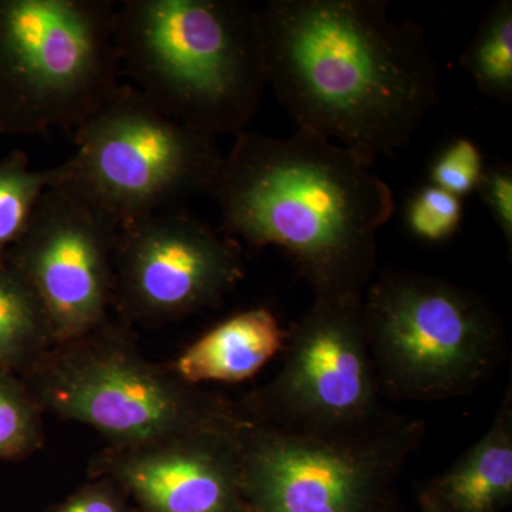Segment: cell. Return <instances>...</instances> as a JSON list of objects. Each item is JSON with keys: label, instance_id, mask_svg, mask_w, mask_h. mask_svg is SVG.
<instances>
[{"label": "cell", "instance_id": "3", "mask_svg": "<svg viewBox=\"0 0 512 512\" xmlns=\"http://www.w3.org/2000/svg\"><path fill=\"white\" fill-rule=\"evenodd\" d=\"M121 67L168 117L202 133H241L264 96L258 9L241 0H126Z\"/></svg>", "mask_w": 512, "mask_h": 512}, {"label": "cell", "instance_id": "2", "mask_svg": "<svg viewBox=\"0 0 512 512\" xmlns=\"http://www.w3.org/2000/svg\"><path fill=\"white\" fill-rule=\"evenodd\" d=\"M372 165L299 128L289 138L241 131L210 194L228 235L284 249L316 298L362 296L394 212Z\"/></svg>", "mask_w": 512, "mask_h": 512}, {"label": "cell", "instance_id": "6", "mask_svg": "<svg viewBox=\"0 0 512 512\" xmlns=\"http://www.w3.org/2000/svg\"><path fill=\"white\" fill-rule=\"evenodd\" d=\"M74 141V156L53 168L55 184L119 228L211 192L224 161L214 136L171 119L133 86H121Z\"/></svg>", "mask_w": 512, "mask_h": 512}, {"label": "cell", "instance_id": "7", "mask_svg": "<svg viewBox=\"0 0 512 512\" xmlns=\"http://www.w3.org/2000/svg\"><path fill=\"white\" fill-rule=\"evenodd\" d=\"M377 379L406 399H446L495 369L501 326L483 296L423 274H387L362 299Z\"/></svg>", "mask_w": 512, "mask_h": 512}, {"label": "cell", "instance_id": "8", "mask_svg": "<svg viewBox=\"0 0 512 512\" xmlns=\"http://www.w3.org/2000/svg\"><path fill=\"white\" fill-rule=\"evenodd\" d=\"M423 427L384 417L335 431L274 426L244 416L239 427L248 512H379Z\"/></svg>", "mask_w": 512, "mask_h": 512}, {"label": "cell", "instance_id": "4", "mask_svg": "<svg viewBox=\"0 0 512 512\" xmlns=\"http://www.w3.org/2000/svg\"><path fill=\"white\" fill-rule=\"evenodd\" d=\"M20 377L42 412L93 427L109 446L151 443L242 417L220 397L183 382L171 367L151 362L107 323L47 349Z\"/></svg>", "mask_w": 512, "mask_h": 512}, {"label": "cell", "instance_id": "18", "mask_svg": "<svg viewBox=\"0 0 512 512\" xmlns=\"http://www.w3.org/2000/svg\"><path fill=\"white\" fill-rule=\"evenodd\" d=\"M42 413L22 377L0 367V461L22 460L42 447Z\"/></svg>", "mask_w": 512, "mask_h": 512}, {"label": "cell", "instance_id": "1", "mask_svg": "<svg viewBox=\"0 0 512 512\" xmlns=\"http://www.w3.org/2000/svg\"><path fill=\"white\" fill-rule=\"evenodd\" d=\"M266 80L299 130L375 163L406 147L436 104L424 32L384 0H272L258 9Z\"/></svg>", "mask_w": 512, "mask_h": 512}, {"label": "cell", "instance_id": "5", "mask_svg": "<svg viewBox=\"0 0 512 512\" xmlns=\"http://www.w3.org/2000/svg\"><path fill=\"white\" fill-rule=\"evenodd\" d=\"M107 0H0V133L79 128L120 89Z\"/></svg>", "mask_w": 512, "mask_h": 512}, {"label": "cell", "instance_id": "16", "mask_svg": "<svg viewBox=\"0 0 512 512\" xmlns=\"http://www.w3.org/2000/svg\"><path fill=\"white\" fill-rule=\"evenodd\" d=\"M460 66L470 74L485 96L511 104L512 100V2H495L483 20Z\"/></svg>", "mask_w": 512, "mask_h": 512}, {"label": "cell", "instance_id": "14", "mask_svg": "<svg viewBox=\"0 0 512 512\" xmlns=\"http://www.w3.org/2000/svg\"><path fill=\"white\" fill-rule=\"evenodd\" d=\"M512 404L505 396L487 433L426 494L446 512H498L512 497Z\"/></svg>", "mask_w": 512, "mask_h": 512}, {"label": "cell", "instance_id": "13", "mask_svg": "<svg viewBox=\"0 0 512 512\" xmlns=\"http://www.w3.org/2000/svg\"><path fill=\"white\" fill-rule=\"evenodd\" d=\"M286 333L274 313L249 309L224 320L178 356L171 369L183 382L237 383L256 375L284 349Z\"/></svg>", "mask_w": 512, "mask_h": 512}, {"label": "cell", "instance_id": "10", "mask_svg": "<svg viewBox=\"0 0 512 512\" xmlns=\"http://www.w3.org/2000/svg\"><path fill=\"white\" fill-rule=\"evenodd\" d=\"M119 229L79 194L53 184L23 237L3 256L35 293L55 345L106 323Z\"/></svg>", "mask_w": 512, "mask_h": 512}, {"label": "cell", "instance_id": "12", "mask_svg": "<svg viewBox=\"0 0 512 512\" xmlns=\"http://www.w3.org/2000/svg\"><path fill=\"white\" fill-rule=\"evenodd\" d=\"M237 423L137 444L107 446L92 461L137 512H248Z\"/></svg>", "mask_w": 512, "mask_h": 512}, {"label": "cell", "instance_id": "19", "mask_svg": "<svg viewBox=\"0 0 512 512\" xmlns=\"http://www.w3.org/2000/svg\"><path fill=\"white\" fill-rule=\"evenodd\" d=\"M407 227L414 237L440 242L453 237L463 221V201L436 185H424L407 205Z\"/></svg>", "mask_w": 512, "mask_h": 512}, {"label": "cell", "instance_id": "15", "mask_svg": "<svg viewBox=\"0 0 512 512\" xmlns=\"http://www.w3.org/2000/svg\"><path fill=\"white\" fill-rule=\"evenodd\" d=\"M52 343L49 323L35 293L0 258V367L22 376Z\"/></svg>", "mask_w": 512, "mask_h": 512}, {"label": "cell", "instance_id": "11", "mask_svg": "<svg viewBox=\"0 0 512 512\" xmlns=\"http://www.w3.org/2000/svg\"><path fill=\"white\" fill-rule=\"evenodd\" d=\"M241 278L237 242L184 212H161L119 229L114 301L134 318L175 319L200 311Z\"/></svg>", "mask_w": 512, "mask_h": 512}, {"label": "cell", "instance_id": "20", "mask_svg": "<svg viewBox=\"0 0 512 512\" xmlns=\"http://www.w3.org/2000/svg\"><path fill=\"white\" fill-rule=\"evenodd\" d=\"M484 171L480 148L461 137L451 141L431 164L430 184L463 200L464 195L477 191Z\"/></svg>", "mask_w": 512, "mask_h": 512}, {"label": "cell", "instance_id": "23", "mask_svg": "<svg viewBox=\"0 0 512 512\" xmlns=\"http://www.w3.org/2000/svg\"><path fill=\"white\" fill-rule=\"evenodd\" d=\"M421 512H446L429 494L421 495Z\"/></svg>", "mask_w": 512, "mask_h": 512}, {"label": "cell", "instance_id": "21", "mask_svg": "<svg viewBox=\"0 0 512 512\" xmlns=\"http://www.w3.org/2000/svg\"><path fill=\"white\" fill-rule=\"evenodd\" d=\"M487 210L508 247H512V170L508 164L485 167L483 178L477 188Z\"/></svg>", "mask_w": 512, "mask_h": 512}, {"label": "cell", "instance_id": "9", "mask_svg": "<svg viewBox=\"0 0 512 512\" xmlns=\"http://www.w3.org/2000/svg\"><path fill=\"white\" fill-rule=\"evenodd\" d=\"M284 366L249 400L248 419L312 431L372 423L377 375L367 342L362 296L316 298L286 335Z\"/></svg>", "mask_w": 512, "mask_h": 512}, {"label": "cell", "instance_id": "17", "mask_svg": "<svg viewBox=\"0 0 512 512\" xmlns=\"http://www.w3.org/2000/svg\"><path fill=\"white\" fill-rule=\"evenodd\" d=\"M55 171L30 168L28 154L15 150L0 160V258L25 234Z\"/></svg>", "mask_w": 512, "mask_h": 512}, {"label": "cell", "instance_id": "22", "mask_svg": "<svg viewBox=\"0 0 512 512\" xmlns=\"http://www.w3.org/2000/svg\"><path fill=\"white\" fill-rule=\"evenodd\" d=\"M49 512H133L126 495L107 478H96Z\"/></svg>", "mask_w": 512, "mask_h": 512}]
</instances>
